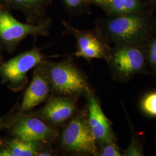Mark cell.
<instances>
[{
    "instance_id": "6da1fadb",
    "label": "cell",
    "mask_w": 156,
    "mask_h": 156,
    "mask_svg": "<svg viewBox=\"0 0 156 156\" xmlns=\"http://www.w3.org/2000/svg\"><path fill=\"white\" fill-rule=\"evenodd\" d=\"M95 28L108 43L145 46L155 33L156 24L141 11L97 20Z\"/></svg>"
},
{
    "instance_id": "7a4b0ae2",
    "label": "cell",
    "mask_w": 156,
    "mask_h": 156,
    "mask_svg": "<svg viewBox=\"0 0 156 156\" xmlns=\"http://www.w3.org/2000/svg\"><path fill=\"white\" fill-rule=\"evenodd\" d=\"M44 64L53 95L86 98L94 92L84 73L78 67L73 57L59 62L46 59Z\"/></svg>"
},
{
    "instance_id": "3957f363",
    "label": "cell",
    "mask_w": 156,
    "mask_h": 156,
    "mask_svg": "<svg viewBox=\"0 0 156 156\" xmlns=\"http://www.w3.org/2000/svg\"><path fill=\"white\" fill-rule=\"evenodd\" d=\"M58 151L70 156H97L98 147L88 122L87 107L78 109L56 140Z\"/></svg>"
},
{
    "instance_id": "277c9868",
    "label": "cell",
    "mask_w": 156,
    "mask_h": 156,
    "mask_svg": "<svg viewBox=\"0 0 156 156\" xmlns=\"http://www.w3.org/2000/svg\"><path fill=\"white\" fill-rule=\"evenodd\" d=\"M3 130L8 135L27 142H41L53 144L60 133V128L53 126L31 112L18 111L16 105L7 113Z\"/></svg>"
},
{
    "instance_id": "5b68a950",
    "label": "cell",
    "mask_w": 156,
    "mask_h": 156,
    "mask_svg": "<svg viewBox=\"0 0 156 156\" xmlns=\"http://www.w3.org/2000/svg\"><path fill=\"white\" fill-rule=\"evenodd\" d=\"M145 46L115 44L107 61L113 79L126 83L138 75L150 73L146 58Z\"/></svg>"
},
{
    "instance_id": "8992f818",
    "label": "cell",
    "mask_w": 156,
    "mask_h": 156,
    "mask_svg": "<svg viewBox=\"0 0 156 156\" xmlns=\"http://www.w3.org/2000/svg\"><path fill=\"white\" fill-rule=\"evenodd\" d=\"M51 24L50 17L38 24L21 22L13 16L10 10L0 6V40L9 53L16 50L19 44L28 36L35 38L48 36Z\"/></svg>"
},
{
    "instance_id": "52a82bcc",
    "label": "cell",
    "mask_w": 156,
    "mask_h": 156,
    "mask_svg": "<svg viewBox=\"0 0 156 156\" xmlns=\"http://www.w3.org/2000/svg\"><path fill=\"white\" fill-rule=\"evenodd\" d=\"M42 49L34 45L6 62L0 64L1 83L13 92L24 89L28 83L27 73L43 60L49 57L41 53Z\"/></svg>"
},
{
    "instance_id": "ba28073f",
    "label": "cell",
    "mask_w": 156,
    "mask_h": 156,
    "mask_svg": "<svg viewBox=\"0 0 156 156\" xmlns=\"http://www.w3.org/2000/svg\"><path fill=\"white\" fill-rule=\"evenodd\" d=\"M62 25L65 33L73 36L76 41L74 56L83 58L89 62L95 58L103 59L107 62L111 48L95 28L91 30H79L65 21L62 22Z\"/></svg>"
},
{
    "instance_id": "9c48e42d",
    "label": "cell",
    "mask_w": 156,
    "mask_h": 156,
    "mask_svg": "<svg viewBox=\"0 0 156 156\" xmlns=\"http://www.w3.org/2000/svg\"><path fill=\"white\" fill-rule=\"evenodd\" d=\"M78 99L71 96L53 94L42 108L30 112L45 122L60 128L67 124L78 112Z\"/></svg>"
},
{
    "instance_id": "30bf717a",
    "label": "cell",
    "mask_w": 156,
    "mask_h": 156,
    "mask_svg": "<svg viewBox=\"0 0 156 156\" xmlns=\"http://www.w3.org/2000/svg\"><path fill=\"white\" fill-rule=\"evenodd\" d=\"M52 95L43 60L34 68L31 82L24 93L20 103L16 105L17 109L21 112L31 111L35 107L46 102Z\"/></svg>"
},
{
    "instance_id": "8fae6325",
    "label": "cell",
    "mask_w": 156,
    "mask_h": 156,
    "mask_svg": "<svg viewBox=\"0 0 156 156\" xmlns=\"http://www.w3.org/2000/svg\"><path fill=\"white\" fill-rule=\"evenodd\" d=\"M87 109L88 122L99 147L108 142L116 141L110 120L102 111L98 98L93 92L88 97Z\"/></svg>"
},
{
    "instance_id": "7c38bea8",
    "label": "cell",
    "mask_w": 156,
    "mask_h": 156,
    "mask_svg": "<svg viewBox=\"0 0 156 156\" xmlns=\"http://www.w3.org/2000/svg\"><path fill=\"white\" fill-rule=\"evenodd\" d=\"M53 144L27 142L8 135L0 138V156H51L56 154Z\"/></svg>"
},
{
    "instance_id": "4fadbf2b",
    "label": "cell",
    "mask_w": 156,
    "mask_h": 156,
    "mask_svg": "<svg viewBox=\"0 0 156 156\" xmlns=\"http://www.w3.org/2000/svg\"><path fill=\"white\" fill-rule=\"evenodd\" d=\"M53 0H0V6L21 12L27 22L38 24L48 17L47 10Z\"/></svg>"
},
{
    "instance_id": "5bb4252c",
    "label": "cell",
    "mask_w": 156,
    "mask_h": 156,
    "mask_svg": "<svg viewBox=\"0 0 156 156\" xmlns=\"http://www.w3.org/2000/svg\"><path fill=\"white\" fill-rule=\"evenodd\" d=\"M140 0H112L102 9L109 17L125 15L142 11Z\"/></svg>"
},
{
    "instance_id": "9a60e30c",
    "label": "cell",
    "mask_w": 156,
    "mask_h": 156,
    "mask_svg": "<svg viewBox=\"0 0 156 156\" xmlns=\"http://www.w3.org/2000/svg\"><path fill=\"white\" fill-rule=\"evenodd\" d=\"M145 48L146 58L150 73L156 79V30Z\"/></svg>"
},
{
    "instance_id": "2e32d148",
    "label": "cell",
    "mask_w": 156,
    "mask_h": 156,
    "mask_svg": "<svg viewBox=\"0 0 156 156\" xmlns=\"http://www.w3.org/2000/svg\"><path fill=\"white\" fill-rule=\"evenodd\" d=\"M67 12L71 16L86 13L89 9V0H62Z\"/></svg>"
},
{
    "instance_id": "e0dca14e",
    "label": "cell",
    "mask_w": 156,
    "mask_h": 156,
    "mask_svg": "<svg viewBox=\"0 0 156 156\" xmlns=\"http://www.w3.org/2000/svg\"><path fill=\"white\" fill-rule=\"evenodd\" d=\"M140 108L146 116L156 117V91H151L144 96L140 103Z\"/></svg>"
},
{
    "instance_id": "ac0fdd59",
    "label": "cell",
    "mask_w": 156,
    "mask_h": 156,
    "mask_svg": "<svg viewBox=\"0 0 156 156\" xmlns=\"http://www.w3.org/2000/svg\"><path fill=\"white\" fill-rule=\"evenodd\" d=\"M128 122L129 123V127L131 128V141L127 149H126L124 151H123V156H143V149L142 146L140 144V140L138 136L136 135L134 127L132 126L131 123L129 118L127 117Z\"/></svg>"
},
{
    "instance_id": "d6986e66",
    "label": "cell",
    "mask_w": 156,
    "mask_h": 156,
    "mask_svg": "<svg viewBox=\"0 0 156 156\" xmlns=\"http://www.w3.org/2000/svg\"><path fill=\"white\" fill-rule=\"evenodd\" d=\"M121 150L116 141L108 142L98 148L97 156H122Z\"/></svg>"
},
{
    "instance_id": "ffe728a7",
    "label": "cell",
    "mask_w": 156,
    "mask_h": 156,
    "mask_svg": "<svg viewBox=\"0 0 156 156\" xmlns=\"http://www.w3.org/2000/svg\"><path fill=\"white\" fill-rule=\"evenodd\" d=\"M112 0H89L90 5L93 4L98 6L103 9L105 6L108 5Z\"/></svg>"
},
{
    "instance_id": "44dd1931",
    "label": "cell",
    "mask_w": 156,
    "mask_h": 156,
    "mask_svg": "<svg viewBox=\"0 0 156 156\" xmlns=\"http://www.w3.org/2000/svg\"><path fill=\"white\" fill-rule=\"evenodd\" d=\"M4 49H4L3 44L0 40V64L4 61V55H3Z\"/></svg>"
},
{
    "instance_id": "7402d4cb",
    "label": "cell",
    "mask_w": 156,
    "mask_h": 156,
    "mask_svg": "<svg viewBox=\"0 0 156 156\" xmlns=\"http://www.w3.org/2000/svg\"><path fill=\"white\" fill-rule=\"evenodd\" d=\"M6 115H7V114H6L5 116L0 117V131L3 129L4 123L6 117Z\"/></svg>"
},
{
    "instance_id": "603a6c76",
    "label": "cell",
    "mask_w": 156,
    "mask_h": 156,
    "mask_svg": "<svg viewBox=\"0 0 156 156\" xmlns=\"http://www.w3.org/2000/svg\"><path fill=\"white\" fill-rule=\"evenodd\" d=\"M151 1L155 4V6H156V0H151Z\"/></svg>"
}]
</instances>
